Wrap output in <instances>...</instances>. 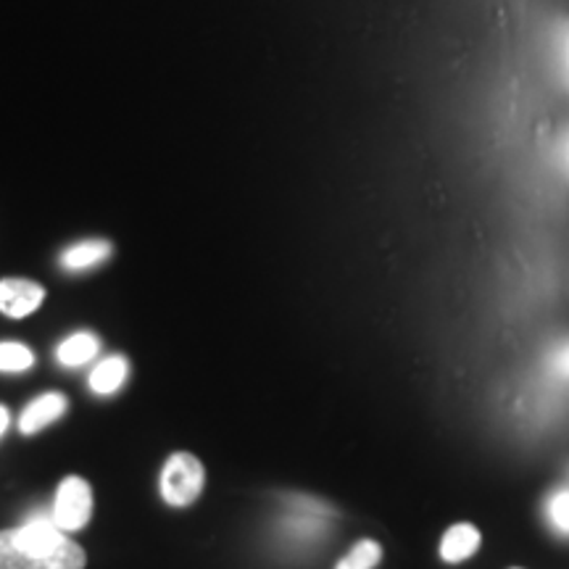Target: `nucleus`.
I'll return each instance as SVG.
<instances>
[{
  "mask_svg": "<svg viewBox=\"0 0 569 569\" xmlns=\"http://www.w3.org/2000/svg\"><path fill=\"white\" fill-rule=\"evenodd\" d=\"M84 551L56 525L53 511H34L17 530L0 532V569H84Z\"/></svg>",
  "mask_w": 569,
  "mask_h": 569,
  "instance_id": "obj_1",
  "label": "nucleus"
},
{
  "mask_svg": "<svg viewBox=\"0 0 569 569\" xmlns=\"http://www.w3.org/2000/svg\"><path fill=\"white\" fill-rule=\"evenodd\" d=\"M203 465L193 457V453H174V457L167 459V465L161 469V498L174 509H184L190 507V503H196V498L203 493Z\"/></svg>",
  "mask_w": 569,
  "mask_h": 569,
  "instance_id": "obj_2",
  "label": "nucleus"
},
{
  "mask_svg": "<svg viewBox=\"0 0 569 569\" xmlns=\"http://www.w3.org/2000/svg\"><path fill=\"white\" fill-rule=\"evenodd\" d=\"M53 519L61 532L67 530H82L90 522L92 515V490L88 480L82 478H67L56 490L53 501Z\"/></svg>",
  "mask_w": 569,
  "mask_h": 569,
  "instance_id": "obj_3",
  "label": "nucleus"
},
{
  "mask_svg": "<svg viewBox=\"0 0 569 569\" xmlns=\"http://www.w3.org/2000/svg\"><path fill=\"white\" fill-rule=\"evenodd\" d=\"M46 301V288L24 277H6L0 280V315L24 319L34 315Z\"/></svg>",
  "mask_w": 569,
  "mask_h": 569,
  "instance_id": "obj_4",
  "label": "nucleus"
},
{
  "mask_svg": "<svg viewBox=\"0 0 569 569\" xmlns=\"http://www.w3.org/2000/svg\"><path fill=\"white\" fill-rule=\"evenodd\" d=\"M67 409H69V398L63 393H46L34 398L30 407L21 411L19 430L24 432V436H34V432L46 430L48 425H53L56 419L67 415Z\"/></svg>",
  "mask_w": 569,
  "mask_h": 569,
  "instance_id": "obj_5",
  "label": "nucleus"
},
{
  "mask_svg": "<svg viewBox=\"0 0 569 569\" xmlns=\"http://www.w3.org/2000/svg\"><path fill=\"white\" fill-rule=\"evenodd\" d=\"M480 543V530L469 522H459L453 528H448L443 540H440V559L448 561V565H461V561L478 553Z\"/></svg>",
  "mask_w": 569,
  "mask_h": 569,
  "instance_id": "obj_6",
  "label": "nucleus"
},
{
  "mask_svg": "<svg viewBox=\"0 0 569 569\" xmlns=\"http://www.w3.org/2000/svg\"><path fill=\"white\" fill-rule=\"evenodd\" d=\"M111 251L113 248L109 240H101V238L80 240V243L69 246L67 251L59 256V264L67 269V272H88V269L109 261Z\"/></svg>",
  "mask_w": 569,
  "mask_h": 569,
  "instance_id": "obj_7",
  "label": "nucleus"
},
{
  "mask_svg": "<svg viewBox=\"0 0 569 569\" xmlns=\"http://www.w3.org/2000/svg\"><path fill=\"white\" fill-rule=\"evenodd\" d=\"M127 377H130V361L124 356H109L90 372V390L98 396H113L124 386Z\"/></svg>",
  "mask_w": 569,
  "mask_h": 569,
  "instance_id": "obj_8",
  "label": "nucleus"
},
{
  "mask_svg": "<svg viewBox=\"0 0 569 569\" xmlns=\"http://www.w3.org/2000/svg\"><path fill=\"white\" fill-rule=\"evenodd\" d=\"M98 351H101V343H98L92 332H74V336H69L56 348V359L63 367H82L90 359H96Z\"/></svg>",
  "mask_w": 569,
  "mask_h": 569,
  "instance_id": "obj_9",
  "label": "nucleus"
},
{
  "mask_svg": "<svg viewBox=\"0 0 569 569\" xmlns=\"http://www.w3.org/2000/svg\"><path fill=\"white\" fill-rule=\"evenodd\" d=\"M543 372L551 380V386L569 388V338H561L546 351Z\"/></svg>",
  "mask_w": 569,
  "mask_h": 569,
  "instance_id": "obj_10",
  "label": "nucleus"
},
{
  "mask_svg": "<svg viewBox=\"0 0 569 569\" xmlns=\"http://www.w3.org/2000/svg\"><path fill=\"white\" fill-rule=\"evenodd\" d=\"M382 561V546L375 540H359L343 559L338 561L336 569H375Z\"/></svg>",
  "mask_w": 569,
  "mask_h": 569,
  "instance_id": "obj_11",
  "label": "nucleus"
},
{
  "mask_svg": "<svg viewBox=\"0 0 569 569\" xmlns=\"http://www.w3.org/2000/svg\"><path fill=\"white\" fill-rule=\"evenodd\" d=\"M546 519L559 538H569V488H557L546 501Z\"/></svg>",
  "mask_w": 569,
  "mask_h": 569,
  "instance_id": "obj_12",
  "label": "nucleus"
},
{
  "mask_svg": "<svg viewBox=\"0 0 569 569\" xmlns=\"http://www.w3.org/2000/svg\"><path fill=\"white\" fill-rule=\"evenodd\" d=\"M34 365V353L24 343H13V340H6L0 343V372H27Z\"/></svg>",
  "mask_w": 569,
  "mask_h": 569,
  "instance_id": "obj_13",
  "label": "nucleus"
},
{
  "mask_svg": "<svg viewBox=\"0 0 569 569\" xmlns=\"http://www.w3.org/2000/svg\"><path fill=\"white\" fill-rule=\"evenodd\" d=\"M557 67L561 82L569 90V21H561L557 27Z\"/></svg>",
  "mask_w": 569,
  "mask_h": 569,
  "instance_id": "obj_14",
  "label": "nucleus"
},
{
  "mask_svg": "<svg viewBox=\"0 0 569 569\" xmlns=\"http://www.w3.org/2000/svg\"><path fill=\"white\" fill-rule=\"evenodd\" d=\"M9 422H11V417H9V409H6V407H0V436H3V432H6V427H9Z\"/></svg>",
  "mask_w": 569,
  "mask_h": 569,
  "instance_id": "obj_15",
  "label": "nucleus"
},
{
  "mask_svg": "<svg viewBox=\"0 0 569 569\" xmlns=\"http://www.w3.org/2000/svg\"><path fill=\"white\" fill-rule=\"evenodd\" d=\"M561 161H565V169L569 172V132L565 138V146H561Z\"/></svg>",
  "mask_w": 569,
  "mask_h": 569,
  "instance_id": "obj_16",
  "label": "nucleus"
}]
</instances>
